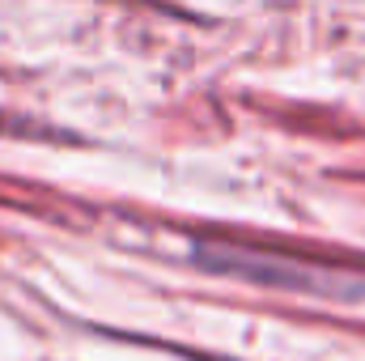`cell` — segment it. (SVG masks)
Masks as SVG:
<instances>
[{"instance_id":"1","label":"cell","mask_w":365,"mask_h":361,"mask_svg":"<svg viewBox=\"0 0 365 361\" xmlns=\"http://www.w3.org/2000/svg\"><path fill=\"white\" fill-rule=\"evenodd\" d=\"M195 264L217 272V276H238V280H255V285L289 289V293H314V298H361L365 293V280L344 276L340 268L310 264V260L280 255V251H259V247L200 243Z\"/></svg>"}]
</instances>
